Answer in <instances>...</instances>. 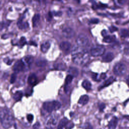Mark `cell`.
<instances>
[{
  "instance_id": "obj_1",
  "label": "cell",
  "mask_w": 129,
  "mask_h": 129,
  "mask_svg": "<svg viewBox=\"0 0 129 129\" xmlns=\"http://www.w3.org/2000/svg\"><path fill=\"white\" fill-rule=\"evenodd\" d=\"M72 58L75 63L82 66L88 61L89 55L88 51L85 48L76 45L72 50Z\"/></svg>"
},
{
  "instance_id": "obj_2",
  "label": "cell",
  "mask_w": 129,
  "mask_h": 129,
  "mask_svg": "<svg viewBox=\"0 0 129 129\" xmlns=\"http://www.w3.org/2000/svg\"><path fill=\"white\" fill-rule=\"evenodd\" d=\"M0 121L5 128H10L13 125L14 118L10 110L3 109L0 111Z\"/></svg>"
},
{
  "instance_id": "obj_3",
  "label": "cell",
  "mask_w": 129,
  "mask_h": 129,
  "mask_svg": "<svg viewBox=\"0 0 129 129\" xmlns=\"http://www.w3.org/2000/svg\"><path fill=\"white\" fill-rule=\"evenodd\" d=\"M61 107L60 103L58 101H47L43 103V109L48 112H51L53 110H57Z\"/></svg>"
},
{
  "instance_id": "obj_4",
  "label": "cell",
  "mask_w": 129,
  "mask_h": 129,
  "mask_svg": "<svg viewBox=\"0 0 129 129\" xmlns=\"http://www.w3.org/2000/svg\"><path fill=\"white\" fill-rule=\"evenodd\" d=\"M57 117L51 115L48 116L45 120V126L47 129H54L57 125Z\"/></svg>"
},
{
  "instance_id": "obj_5",
  "label": "cell",
  "mask_w": 129,
  "mask_h": 129,
  "mask_svg": "<svg viewBox=\"0 0 129 129\" xmlns=\"http://www.w3.org/2000/svg\"><path fill=\"white\" fill-rule=\"evenodd\" d=\"M126 71V67L124 63L119 62L116 63L113 68L114 73L117 76L123 75Z\"/></svg>"
},
{
  "instance_id": "obj_6",
  "label": "cell",
  "mask_w": 129,
  "mask_h": 129,
  "mask_svg": "<svg viewBox=\"0 0 129 129\" xmlns=\"http://www.w3.org/2000/svg\"><path fill=\"white\" fill-rule=\"evenodd\" d=\"M76 42L77 45L84 48L88 45L89 39L85 35L83 34H80L78 35L76 40Z\"/></svg>"
},
{
  "instance_id": "obj_7",
  "label": "cell",
  "mask_w": 129,
  "mask_h": 129,
  "mask_svg": "<svg viewBox=\"0 0 129 129\" xmlns=\"http://www.w3.org/2000/svg\"><path fill=\"white\" fill-rule=\"evenodd\" d=\"M105 48L102 45H95L91 49V54L94 56L102 55L105 52Z\"/></svg>"
},
{
  "instance_id": "obj_8",
  "label": "cell",
  "mask_w": 129,
  "mask_h": 129,
  "mask_svg": "<svg viewBox=\"0 0 129 129\" xmlns=\"http://www.w3.org/2000/svg\"><path fill=\"white\" fill-rule=\"evenodd\" d=\"M25 64L22 60H18L14 64L13 70L15 73H19L24 70Z\"/></svg>"
},
{
  "instance_id": "obj_9",
  "label": "cell",
  "mask_w": 129,
  "mask_h": 129,
  "mask_svg": "<svg viewBox=\"0 0 129 129\" xmlns=\"http://www.w3.org/2000/svg\"><path fill=\"white\" fill-rule=\"evenodd\" d=\"M75 31L74 30L70 27L64 28L62 31L63 36L67 38H71L75 35Z\"/></svg>"
},
{
  "instance_id": "obj_10",
  "label": "cell",
  "mask_w": 129,
  "mask_h": 129,
  "mask_svg": "<svg viewBox=\"0 0 129 129\" xmlns=\"http://www.w3.org/2000/svg\"><path fill=\"white\" fill-rule=\"evenodd\" d=\"M60 49L65 52H68L71 48V44L67 41H63L60 43L59 45Z\"/></svg>"
},
{
  "instance_id": "obj_11",
  "label": "cell",
  "mask_w": 129,
  "mask_h": 129,
  "mask_svg": "<svg viewBox=\"0 0 129 129\" xmlns=\"http://www.w3.org/2000/svg\"><path fill=\"white\" fill-rule=\"evenodd\" d=\"M114 58V54L111 52H108L106 53L102 57V60L104 62H110Z\"/></svg>"
},
{
  "instance_id": "obj_12",
  "label": "cell",
  "mask_w": 129,
  "mask_h": 129,
  "mask_svg": "<svg viewBox=\"0 0 129 129\" xmlns=\"http://www.w3.org/2000/svg\"><path fill=\"white\" fill-rule=\"evenodd\" d=\"M117 122H118L117 118L115 116L113 117L111 119V120L109 123L108 126L109 129H115L117 124Z\"/></svg>"
},
{
  "instance_id": "obj_13",
  "label": "cell",
  "mask_w": 129,
  "mask_h": 129,
  "mask_svg": "<svg viewBox=\"0 0 129 129\" xmlns=\"http://www.w3.org/2000/svg\"><path fill=\"white\" fill-rule=\"evenodd\" d=\"M68 72L69 73V75H71L73 77H76L79 74L78 70L75 67H70L68 70Z\"/></svg>"
},
{
  "instance_id": "obj_14",
  "label": "cell",
  "mask_w": 129,
  "mask_h": 129,
  "mask_svg": "<svg viewBox=\"0 0 129 129\" xmlns=\"http://www.w3.org/2000/svg\"><path fill=\"white\" fill-rule=\"evenodd\" d=\"M37 81V77L35 74H31L29 75L28 79V82L29 85H34Z\"/></svg>"
},
{
  "instance_id": "obj_15",
  "label": "cell",
  "mask_w": 129,
  "mask_h": 129,
  "mask_svg": "<svg viewBox=\"0 0 129 129\" xmlns=\"http://www.w3.org/2000/svg\"><path fill=\"white\" fill-rule=\"evenodd\" d=\"M88 101H89L88 96L87 95H84L80 98V99L79 100V101H78V103L80 104L84 105L88 103Z\"/></svg>"
},
{
  "instance_id": "obj_16",
  "label": "cell",
  "mask_w": 129,
  "mask_h": 129,
  "mask_svg": "<svg viewBox=\"0 0 129 129\" xmlns=\"http://www.w3.org/2000/svg\"><path fill=\"white\" fill-rule=\"evenodd\" d=\"M50 46V44L49 42L46 41L43 43L41 45V50L42 52L45 53L47 51Z\"/></svg>"
},
{
  "instance_id": "obj_17",
  "label": "cell",
  "mask_w": 129,
  "mask_h": 129,
  "mask_svg": "<svg viewBox=\"0 0 129 129\" xmlns=\"http://www.w3.org/2000/svg\"><path fill=\"white\" fill-rule=\"evenodd\" d=\"M28 24L27 22H24L22 20H19L17 22V26L20 29H24L28 27Z\"/></svg>"
},
{
  "instance_id": "obj_18",
  "label": "cell",
  "mask_w": 129,
  "mask_h": 129,
  "mask_svg": "<svg viewBox=\"0 0 129 129\" xmlns=\"http://www.w3.org/2000/svg\"><path fill=\"white\" fill-rule=\"evenodd\" d=\"M68 122H69V120L67 118H63L60 121L58 125L57 129H62L64 126H66L67 125Z\"/></svg>"
},
{
  "instance_id": "obj_19",
  "label": "cell",
  "mask_w": 129,
  "mask_h": 129,
  "mask_svg": "<svg viewBox=\"0 0 129 129\" xmlns=\"http://www.w3.org/2000/svg\"><path fill=\"white\" fill-rule=\"evenodd\" d=\"M54 67L55 69L58 70H65L66 69V66L63 62H58L54 65Z\"/></svg>"
},
{
  "instance_id": "obj_20",
  "label": "cell",
  "mask_w": 129,
  "mask_h": 129,
  "mask_svg": "<svg viewBox=\"0 0 129 129\" xmlns=\"http://www.w3.org/2000/svg\"><path fill=\"white\" fill-rule=\"evenodd\" d=\"M33 60V58L32 56L27 55L23 58L22 61H23V62L25 64V63H26L27 64H30L32 62Z\"/></svg>"
},
{
  "instance_id": "obj_21",
  "label": "cell",
  "mask_w": 129,
  "mask_h": 129,
  "mask_svg": "<svg viewBox=\"0 0 129 129\" xmlns=\"http://www.w3.org/2000/svg\"><path fill=\"white\" fill-rule=\"evenodd\" d=\"M35 64L38 67H44L46 65L47 61L44 59H39L36 61Z\"/></svg>"
},
{
  "instance_id": "obj_22",
  "label": "cell",
  "mask_w": 129,
  "mask_h": 129,
  "mask_svg": "<svg viewBox=\"0 0 129 129\" xmlns=\"http://www.w3.org/2000/svg\"><path fill=\"white\" fill-rule=\"evenodd\" d=\"M82 85L84 88H85L87 90H89L91 88V84L88 80H84L82 84Z\"/></svg>"
},
{
  "instance_id": "obj_23",
  "label": "cell",
  "mask_w": 129,
  "mask_h": 129,
  "mask_svg": "<svg viewBox=\"0 0 129 129\" xmlns=\"http://www.w3.org/2000/svg\"><path fill=\"white\" fill-rule=\"evenodd\" d=\"M40 18V15L39 14H35L33 16V17L32 18V23H33V25L34 27H35L38 24V23L39 22Z\"/></svg>"
},
{
  "instance_id": "obj_24",
  "label": "cell",
  "mask_w": 129,
  "mask_h": 129,
  "mask_svg": "<svg viewBox=\"0 0 129 129\" xmlns=\"http://www.w3.org/2000/svg\"><path fill=\"white\" fill-rule=\"evenodd\" d=\"M115 39V36H110V35L107 36V35L104 37V39L103 40V42H104L110 43V42L113 41Z\"/></svg>"
},
{
  "instance_id": "obj_25",
  "label": "cell",
  "mask_w": 129,
  "mask_h": 129,
  "mask_svg": "<svg viewBox=\"0 0 129 129\" xmlns=\"http://www.w3.org/2000/svg\"><path fill=\"white\" fill-rule=\"evenodd\" d=\"M23 96V93L22 91H17L14 95V99L16 101H19L21 99Z\"/></svg>"
},
{
  "instance_id": "obj_26",
  "label": "cell",
  "mask_w": 129,
  "mask_h": 129,
  "mask_svg": "<svg viewBox=\"0 0 129 129\" xmlns=\"http://www.w3.org/2000/svg\"><path fill=\"white\" fill-rule=\"evenodd\" d=\"M114 78L113 77H110L109 78H108L103 84V86L104 87H106L107 86H108L109 85H110V84H111L114 80Z\"/></svg>"
},
{
  "instance_id": "obj_27",
  "label": "cell",
  "mask_w": 129,
  "mask_h": 129,
  "mask_svg": "<svg viewBox=\"0 0 129 129\" xmlns=\"http://www.w3.org/2000/svg\"><path fill=\"white\" fill-rule=\"evenodd\" d=\"M120 34L121 37H127L128 35V31L127 29H122L120 30Z\"/></svg>"
},
{
  "instance_id": "obj_28",
  "label": "cell",
  "mask_w": 129,
  "mask_h": 129,
  "mask_svg": "<svg viewBox=\"0 0 129 129\" xmlns=\"http://www.w3.org/2000/svg\"><path fill=\"white\" fill-rule=\"evenodd\" d=\"M73 79V77L71 75H68L66 77V81H65V82H66V85L70 84L72 82Z\"/></svg>"
},
{
  "instance_id": "obj_29",
  "label": "cell",
  "mask_w": 129,
  "mask_h": 129,
  "mask_svg": "<svg viewBox=\"0 0 129 129\" xmlns=\"http://www.w3.org/2000/svg\"><path fill=\"white\" fill-rule=\"evenodd\" d=\"M9 23L7 22H1L0 23V31L2 30L5 28L7 27L9 25Z\"/></svg>"
},
{
  "instance_id": "obj_30",
  "label": "cell",
  "mask_w": 129,
  "mask_h": 129,
  "mask_svg": "<svg viewBox=\"0 0 129 129\" xmlns=\"http://www.w3.org/2000/svg\"><path fill=\"white\" fill-rule=\"evenodd\" d=\"M83 129H93L92 126L89 123H86L84 124V126H83Z\"/></svg>"
},
{
  "instance_id": "obj_31",
  "label": "cell",
  "mask_w": 129,
  "mask_h": 129,
  "mask_svg": "<svg viewBox=\"0 0 129 129\" xmlns=\"http://www.w3.org/2000/svg\"><path fill=\"white\" fill-rule=\"evenodd\" d=\"M27 119L29 122H31L33 120V115L31 114H29L27 116Z\"/></svg>"
},
{
  "instance_id": "obj_32",
  "label": "cell",
  "mask_w": 129,
  "mask_h": 129,
  "mask_svg": "<svg viewBox=\"0 0 129 129\" xmlns=\"http://www.w3.org/2000/svg\"><path fill=\"white\" fill-rule=\"evenodd\" d=\"M16 75L15 74H13L12 75L11 77V80H10V82L11 83H13L15 82V81H16Z\"/></svg>"
},
{
  "instance_id": "obj_33",
  "label": "cell",
  "mask_w": 129,
  "mask_h": 129,
  "mask_svg": "<svg viewBox=\"0 0 129 129\" xmlns=\"http://www.w3.org/2000/svg\"><path fill=\"white\" fill-rule=\"evenodd\" d=\"M26 43V39L25 37H22L20 39V43L21 45H24L25 43Z\"/></svg>"
},
{
  "instance_id": "obj_34",
  "label": "cell",
  "mask_w": 129,
  "mask_h": 129,
  "mask_svg": "<svg viewBox=\"0 0 129 129\" xmlns=\"http://www.w3.org/2000/svg\"><path fill=\"white\" fill-rule=\"evenodd\" d=\"M90 22L93 24H97L99 22V20L97 18H93L90 20Z\"/></svg>"
},
{
  "instance_id": "obj_35",
  "label": "cell",
  "mask_w": 129,
  "mask_h": 129,
  "mask_svg": "<svg viewBox=\"0 0 129 129\" xmlns=\"http://www.w3.org/2000/svg\"><path fill=\"white\" fill-rule=\"evenodd\" d=\"M109 28V30L111 32H113L116 31L117 30V28H116V27L113 26H112L110 27Z\"/></svg>"
},
{
  "instance_id": "obj_36",
  "label": "cell",
  "mask_w": 129,
  "mask_h": 129,
  "mask_svg": "<svg viewBox=\"0 0 129 129\" xmlns=\"http://www.w3.org/2000/svg\"><path fill=\"white\" fill-rule=\"evenodd\" d=\"M99 107L100 110V111H103V109H104V108L105 107V105L104 103H101V104H99Z\"/></svg>"
},
{
  "instance_id": "obj_37",
  "label": "cell",
  "mask_w": 129,
  "mask_h": 129,
  "mask_svg": "<svg viewBox=\"0 0 129 129\" xmlns=\"http://www.w3.org/2000/svg\"><path fill=\"white\" fill-rule=\"evenodd\" d=\"M101 34L104 37L106 36H107V31L105 30H103L102 32H101Z\"/></svg>"
},
{
  "instance_id": "obj_38",
  "label": "cell",
  "mask_w": 129,
  "mask_h": 129,
  "mask_svg": "<svg viewBox=\"0 0 129 129\" xmlns=\"http://www.w3.org/2000/svg\"><path fill=\"white\" fill-rule=\"evenodd\" d=\"M117 2H118V3H120V4H122V3H124L125 2V1H117Z\"/></svg>"
}]
</instances>
